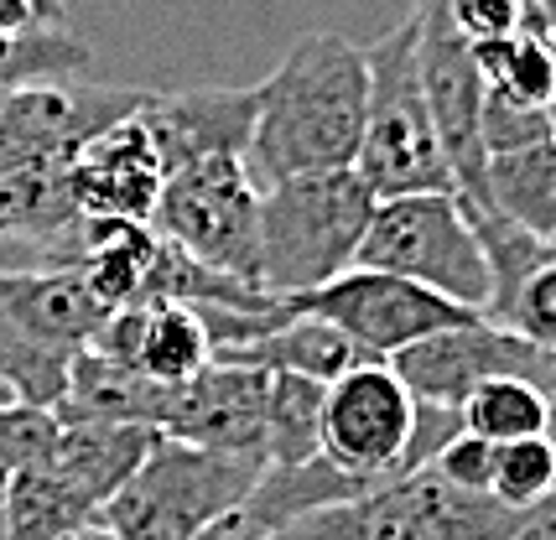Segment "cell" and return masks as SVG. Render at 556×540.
<instances>
[{
    "label": "cell",
    "instance_id": "d4e9b609",
    "mask_svg": "<svg viewBox=\"0 0 556 540\" xmlns=\"http://www.w3.org/2000/svg\"><path fill=\"white\" fill-rule=\"evenodd\" d=\"M484 151L489 156H505V151H526V146H541L556 136V120H552V104H526V99H509V94H484Z\"/></svg>",
    "mask_w": 556,
    "mask_h": 540
},
{
    "label": "cell",
    "instance_id": "f1b7e54d",
    "mask_svg": "<svg viewBox=\"0 0 556 540\" xmlns=\"http://www.w3.org/2000/svg\"><path fill=\"white\" fill-rule=\"evenodd\" d=\"M552 442H556V411H552ZM520 540H556V493L546 504H535L526 525H520Z\"/></svg>",
    "mask_w": 556,
    "mask_h": 540
},
{
    "label": "cell",
    "instance_id": "d590c367",
    "mask_svg": "<svg viewBox=\"0 0 556 540\" xmlns=\"http://www.w3.org/2000/svg\"><path fill=\"white\" fill-rule=\"evenodd\" d=\"M546 255H552V260H556V229H552V240H546Z\"/></svg>",
    "mask_w": 556,
    "mask_h": 540
},
{
    "label": "cell",
    "instance_id": "e0dca14e",
    "mask_svg": "<svg viewBox=\"0 0 556 540\" xmlns=\"http://www.w3.org/2000/svg\"><path fill=\"white\" fill-rule=\"evenodd\" d=\"M177 385H156L136 369L104 359L94 348H84L73 359V380L68 395L58 406L63 421H130V426H151L162 432V416H167V400Z\"/></svg>",
    "mask_w": 556,
    "mask_h": 540
},
{
    "label": "cell",
    "instance_id": "8992f818",
    "mask_svg": "<svg viewBox=\"0 0 556 540\" xmlns=\"http://www.w3.org/2000/svg\"><path fill=\"white\" fill-rule=\"evenodd\" d=\"M520 510H505L489 493H463L421 467L349 504L291 519L270 540H520Z\"/></svg>",
    "mask_w": 556,
    "mask_h": 540
},
{
    "label": "cell",
    "instance_id": "3957f363",
    "mask_svg": "<svg viewBox=\"0 0 556 540\" xmlns=\"http://www.w3.org/2000/svg\"><path fill=\"white\" fill-rule=\"evenodd\" d=\"M261 473V458L208 452L156 432L141 467L99 510V525L121 540H203L250 504Z\"/></svg>",
    "mask_w": 556,
    "mask_h": 540
},
{
    "label": "cell",
    "instance_id": "ba28073f",
    "mask_svg": "<svg viewBox=\"0 0 556 540\" xmlns=\"http://www.w3.org/2000/svg\"><path fill=\"white\" fill-rule=\"evenodd\" d=\"M416 68H421V89H427V110L442 136L447 167H453V188H458L463 208H494L489 203V151H484V74L473 63V42L458 31L447 16V0H416Z\"/></svg>",
    "mask_w": 556,
    "mask_h": 540
},
{
    "label": "cell",
    "instance_id": "d6a6232c",
    "mask_svg": "<svg viewBox=\"0 0 556 540\" xmlns=\"http://www.w3.org/2000/svg\"><path fill=\"white\" fill-rule=\"evenodd\" d=\"M68 540H121V536H110L104 525H89V530H78V536H68Z\"/></svg>",
    "mask_w": 556,
    "mask_h": 540
},
{
    "label": "cell",
    "instance_id": "44dd1931",
    "mask_svg": "<svg viewBox=\"0 0 556 540\" xmlns=\"http://www.w3.org/2000/svg\"><path fill=\"white\" fill-rule=\"evenodd\" d=\"M323 400L328 385L307 374H270L266 395V467L323 458Z\"/></svg>",
    "mask_w": 556,
    "mask_h": 540
},
{
    "label": "cell",
    "instance_id": "4dcf8cb0",
    "mask_svg": "<svg viewBox=\"0 0 556 540\" xmlns=\"http://www.w3.org/2000/svg\"><path fill=\"white\" fill-rule=\"evenodd\" d=\"M26 26H42L37 5L31 0H0V31H26Z\"/></svg>",
    "mask_w": 556,
    "mask_h": 540
},
{
    "label": "cell",
    "instance_id": "836d02e7",
    "mask_svg": "<svg viewBox=\"0 0 556 540\" xmlns=\"http://www.w3.org/2000/svg\"><path fill=\"white\" fill-rule=\"evenodd\" d=\"M535 11H541V22L552 26V37H556V0H535Z\"/></svg>",
    "mask_w": 556,
    "mask_h": 540
},
{
    "label": "cell",
    "instance_id": "9c48e42d",
    "mask_svg": "<svg viewBox=\"0 0 556 540\" xmlns=\"http://www.w3.org/2000/svg\"><path fill=\"white\" fill-rule=\"evenodd\" d=\"M281 307L291 318H317L328 327H339L364 359H380V364H390L395 353L416 348L421 338H432L442 327H458V322L473 318V312H463L447 296L427 292L416 281H401V275L364 270V266L343 270L339 281L291 296Z\"/></svg>",
    "mask_w": 556,
    "mask_h": 540
},
{
    "label": "cell",
    "instance_id": "6da1fadb",
    "mask_svg": "<svg viewBox=\"0 0 556 540\" xmlns=\"http://www.w3.org/2000/svg\"><path fill=\"white\" fill-rule=\"evenodd\" d=\"M250 177L287 182L307 172H343L359 162L369 120V57L339 31H307L287 48L266 83H255Z\"/></svg>",
    "mask_w": 556,
    "mask_h": 540
},
{
    "label": "cell",
    "instance_id": "74e56055",
    "mask_svg": "<svg viewBox=\"0 0 556 540\" xmlns=\"http://www.w3.org/2000/svg\"><path fill=\"white\" fill-rule=\"evenodd\" d=\"M0 99H5V94H0Z\"/></svg>",
    "mask_w": 556,
    "mask_h": 540
},
{
    "label": "cell",
    "instance_id": "d6986e66",
    "mask_svg": "<svg viewBox=\"0 0 556 540\" xmlns=\"http://www.w3.org/2000/svg\"><path fill=\"white\" fill-rule=\"evenodd\" d=\"M489 203L535 240L556 229V136L541 146L489 156Z\"/></svg>",
    "mask_w": 556,
    "mask_h": 540
},
{
    "label": "cell",
    "instance_id": "9a60e30c",
    "mask_svg": "<svg viewBox=\"0 0 556 540\" xmlns=\"http://www.w3.org/2000/svg\"><path fill=\"white\" fill-rule=\"evenodd\" d=\"M0 318L52 348L84 353L110 312L89 292L84 270L63 260V266H37V270H0Z\"/></svg>",
    "mask_w": 556,
    "mask_h": 540
},
{
    "label": "cell",
    "instance_id": "603a6c76",
    "mask_svg": "<svg viewBox=\"0 0 556 540\" xmlns=\"http://www.w3.org/2000/svg\"><path fill=\"white\" fill-rule=\"evenodd\" d=\"M552 400L535 390L531 380H489L479 390L468 395L458 406L463 416V432H473V437H484V442H520V437H541V432H552Z\"/></svg>",
    "mask_w": 556,
    "mask_h": 540
},
{
    "label": "cell",
    "instance_id": "4316f807",
    "mask_svg": "<svg viewBox=\"0 0 556 540\" xmlns=\"http://www.w3.org/2000/svg\"><path fill=\"white\" fill-rule=\"evenodd\" d=\"M447 16L458 22V31L468 42H494L509 37L526 22H535V0H447Z\"/></svg>",
    "mask_w": 556,
    "mask_h": 540
},
{
    "label": "cell",
    "instance_id": "7a4b0ae2",
    "mask_svg": "<svg viewBox=\"0 0 556 540\" xmlns=\"http://www.w3.org/2000/svg\"><path fill=\"white\" fill-rule=\"evenodd\" d=\"M375 203L354 167L261 188V292L291 301L354 270Z\"/></svg>",
    "mask_w": 556,
    "mask_h": 540
},
{
    "label": "cell",
    "instance_id": "8fae6325",
    "mask_svg": "<svg viewBox=\"0 0 556 540\" xmlns=\"http://www.w3.org/2000/svg\"><path fill=\"white\" fill-rule=\"evenodd\" d=\"M266 395H270V374L214 359L203 374H193L188 385L172 390L167 416H162V437L266 463Z\"/></svg>",
    "mask_w": 556,
    "mask_h": 540
},
{
    "label": "cell",
    "instance_id": "f546056e",
    "mask_svg": "<svg viewBox=\"0 0 556 540\" xmlns=\"http://www.w3.org/2000/svg\"><path fill=\"white\" fill-rule=\"evenodd\" d=\"M203 540H270V536H266V530H261V525H255V519H250V515L240 510V515H229L224 525H214V530H208Z\"/></svg>",
    "mask_w": 556,
    "mask_h": 540
},
{
    "label": "cell",
    "instance_id": "7c38bea8",
    "mask_svg": "<svg viewBox=\"0 0 556 540\" xmlns=\"http://www.w3.org/2000/svg\"><path fill=\"white\" fill-rule=\"evenodd\" d=\"M68 182L84 219L151 223L162 188H167V167H162V151L151 141L141 110L99 130L94 141H84V151L68 167Z\"/></svg>",
    "mask_w": 556,
    "mask_h": 540
},
{
    "label": "cell",
    "instance_id": "4fadbf2b",
    "mask_svg": "<svg viewBox=\"0 0 556 540\" xmlns=\"http://www.w3.org/2000/svg\"><path fill=\"white\" fill-rule=\"evenodd\" d=\"M255 110H261L255 89H224V83H214V89L146 94L141 120L172 177L182 167H193V162H208V156H250Z\"/></svg>",
    "mask_w": 556,
    "mask_h": 540
},
{
    "label": "cell",
    "instance_id": "2e32d148",
    "mask_svg": "<svg viewBox=\"0 0 556 540\" xmlns=\"http://www.w3.org/2000/svg\"><path fill=\"white\" fill-rule=\"evenodd\" d=\"M156 432L151 426H130V421H63L58 416V442H52L48 463L68 478L84 499H94L99 510L121 493V484L141 467L151 452Z\"/></svg>",
    "mask_w": 556,
    "mask_h": 540
},
{
    "label": "cell",
    "instance_id": "ac0fdd59",
    "mask_svg": "<svg viewBox=\"0 0 556 540\" xmlns=\"http://www.w3.org/2000/svg\"><path fill=\"white\" fill-rule=\"evenodd\" d=\"M214 359L250 364V369H261V374H307V380H323V385H333L339 374L369 364L339 327H328V322H317V318H291V312L270 333L250 338V344L218 348Z\"/></svg>",
    "mask_w": 556,
    "mask_h": 540
},
{
    "label": "cell",
    "instance_id": "8d00e7d4",
    "mask_svg": "<svg viewBox=\"0 0 556 540\" xmlns=\"http://www.w3.org/2000/svg\"><path fill=\"white\" fill-rule=\"evenodd\" d=\"M552 120H556V89H552Z\"/></svg>",
    "mask_w": 556,
    "mask_h": 540
},
{
    "label": "cell",
    "instance_id": "5bb4252c",
    "mask_svg": "<svg viewBox=\"0 0 556 540\" xmlns=\"http://www.w3.org/2000/svg\"><path fill=\"white\" fill-rule=\"evenodd\" d=\"M94 353L136 369L156 385H188L193 374L214 364V338L193 307L182 301H141L110 312L94 333Z\"/></svg>",
    "mask_w": 556,
    "mask_h": 540
},
{
    "label": "cell",
    "instance_id": "277c9868",
    "mask_svg": "<svg viewBox=\"0 0 556 540\" xmlns=\"http://www.w3.org/2000/svg\"><path fill=\"white\" fill-rule=\"evenodd\" d=\"M364 57H369V120L354 172L380 203L412 193H458L416 68V22L406 16L380 42H369Z\"/></svg>",
    "mask_w": 556,
    "mask_h": 540
},
{
    "label": "cell",
    "instance_id": "83f0119b",
    "mask_svg": "<svg viewBox=\"0 0 556 540\" xmlns=\"http://www.w3.org/2000/svg\"><path fill=\"white\" fill-rule=\"evenodd\" d=\"M437 478H447L453 489L463 493H489V473H494V442L484 437H473V432H463L458 442H447L437 452L432 463Z\"/></svg>",
    "mask_w": 556,
    "mask_h": 540
},
{
    "label": "cell",
    "instance_id": "e575fe53",
    "mask_svg": "<svg viewBox=\"0 0 556 540\" xmlns=\"http://www.w3.org/2000/svg\"><path fill=\"white\" fill-rule=\"evenodd\" d=\"M11 406H22V400H16V390L5 385V374H0V411H11Z\"/></svg>",
    "mask_w": 556,
    "mask_h": 540
},
{
    "label": "cell",
    "instance_id": "484cf974",
    "mask_svg": "<svg viewBox=\"0 0 556 540\" xmlns=\"http://www.w3.org/2000/svg\"><path fill=\"white\" fill-rule=\"evenodd\" d=\"M500 327H509V333H520V338H531L541 348H556V260L531 270V281L515 292Z\"/></svg>",
    "mask_w": 556,
    "mask_h": 540
},
{
    "label": "cell",
    "instance_id": "ffe728a7",
    "mask_svg": "<svg viewBox=\"0 0 556 540\" xmlns=\"http://www.w3.org/2000/svg\"><path fill=\"white\" fill-rule=\"evenodd\" d=\"M473 63L484 74V89L509 99H526V104H552L556 89V37L552 26L526 22L509 37H494V42H473Z\"/></svg>",
    "mask_w": 556,
    "mask_h": 540
},
{
    "label": "cell",
    "instance_id": "30bf717a",
    "mask_svg": "<svg viewBox=\"0 0 556 540\" xmlns=\"http://www.w3.org/2000/svg\"><path fill=\"white\" fill-rule=\"evenodd\" d=\"M416 395L390 364L349 369L328 385L323 400V458L364 484H390L401 478V458L412 447Z\"/></svg>",
    "mask_w": 556,
    "mask_h": 540
},
{
    "label": "cell",
    "instance_id": "cb8c5ba5",
    "mask_svg": "<svg viewBox=\"0 0 556 540\" xmlns=\"http://www.w3.org/2000/svg\"><path fill=\"white\" fill-rule=\"evenodd\" d=\"M552 493H556V442H552V432L494 447L489 499H500L505 510L531 515L535 504H546Z\"/></svg>",
    "mask_w": 556,
    "mask_h": 540
},
{
    "label": "cell",
    "instance_id": "52a82bcc",
    "mask_svg": "<svg viewBox=\"0 0 556 540\" xmlns=\"http://www.w3.org/2000/svg\"><path fill=\"white\" fill-rule=\"evenodd\" d=\"M151 229L218 275L261 286V182L244 156H208L172 172Z\"/></svg>",
    "mask_w": 556,
    "mask_h": 540
},
{
    "label": "cell",
    "instance_id": "5b68a950",
    "mask_svg": "<svg viewBox=\"0 0 556 540\" xmlns=\"http://www.w3.org/2000/svg\"><path fill=\"white\" fill-rule=\"evenodd\" d=\"M354 266L416 281L473 318H489V301H494L489 255L463 214L458 193H412L375 203V219L364 229Z\"/></svg>",
    "mask_w": 556,
    "mask_h": 540
},
{
    "label": "cell",
    "instance_id": "1f68e13d",
    "mask_svg": "<svg viewBox=\"0 0 556 540\" xmlns=\"http://www.w3.org/2000/svg\"><path fill=\"white\" fill-rule=\"evenodd\" d=\"M37 5V22L42 26H68V5L63 0H31Z\"/></svg>",
    "mask_w": 556,
    "mask_h": 540
},
{
    "label": "cell",
    "instance_id": "7402d4cb",
    "mask_svg": "<svg viewBox=\"0 0 556 540\" xmlns=\"http://www.w3.org/2000/svg\"><path fill=\"white\" fill-rule=\"evenodd\" d=\"M94 48L68 26H26L0 31V94L26 83H73L89 74Z\"/></svg>",
    "mask_w": 556,
    "mask_h": 540
}]
</instances>
